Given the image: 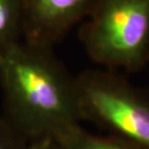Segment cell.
I'll return each mask as SVG.
<instances>
[{
  "instance_id": "6da1fadb",
  "label": "cell",
  "mask_w": 149,
  "mask_h": 149,
  "mask_svg": "<svg viewBox=\"0 0 149 149\" xmlns=\"http://www.w3.org/2000/svg\"><path fill=\"white\" fill-rule=\"evenodd\" d=\"M6 116L29 141H59L81 127L76 77L52 49L19 41L0 56Z\"/></svg>"
},
{
  "instance_id": "7a4b0ae2",
  "label": "cell",
  "mask_w": 149,
  "mask_h": 149,
  "mask_svg": "<svg viewBox=\"0 0 149 149\" xmlns=\"http://www.w3.org/2000/svg\"><path fill=\"white\" fill-rule=\"evenodd\" d=\"M79 36L102 68L139 72L149 60V0H96Z\"/></svg>"
},
{
  "instance_id": "3957f363",
  "label": "cell",
  "mask_w": 149,
  "mask_h": 149,
  "mask_svg": "<svg viewBox=\"0 0 149 149\" xmlns=\"http://www.w3.org/2000/svg\"><path fill=\"white\" fill-rule=\"evenodd\" d=\"M76 83L82 120L138 149H149V91L105 68L84 70Z\"/></svg>"
},
{
  "instance_id": "277c9868",
  "label": "cell",
  "mask_w": 149,
  "mask_h": 149,
  "mask_svg": "<svg viewBox=\"0 0 149 149\" xmlns=\"http://www.w3.org/2000/svg\"><path fill=\"white\" fill-rule=\"evenodd\" d=\"M96 0H22V41L53 49L84 20Z\"/></svg>"
},
{
  "instance_id": "5b68a950",
  "label": "cell",
  "mask_w": 149,
  "mask_h": 149,
  "mask_svg": "<svg viewBox=\"0 0 149 149\" xmlns=\"http://www.w3.org/2000/svg\"><path fill=\"white\" fill-rule=\"evenodd\" d=\"M22 0H0V56L22 40Z\"/></svg>"
},
{
  "instance_id": "8992f818",
  "label": "cell",
  "mask_w": 149,
  "mask_h": 149,
  "mask_svg": "<svg viewBox=\"0 0 149 149\" xmlns=\"http://www.w3.org/2000/svg\"><path fill=\"white\" fill-rule=\"evenodd\" d=\"M58 149H138L133 144L112 135H94L82 127L59 141Z\"/></svg>"
},
{
  "instance_id": "52a82bcc",
  "label": "cell",
  "mask_w": 149,
  "mask_h": 149,
  "mask_svg": "<svg viewBox=\"0 0 149 149\" xmlns=\"http://www.w3.org/2000/svg\"><path fill=\"white\" fill-rule=\"evenodd\" d=\"M30 141L4 115L0 116V149H27Z\"/></svg>"
},
{
  "instance_id": "ba28073f",
  "label": "cell",
  "mask_w": 149,
  "mask_h": 149,
  "mask_svg": "<svg viewBox=\"0 0 149 149\" xmlns=\"http://www.w3.org/2000/svg\"><path fill=\"white\" fill-rule=\"evenodd\" d=\"M27 149H58V147L56 142L52 139H43L30 141Z\"/></svg>"
},
{
  "instance_id": "9c48e42d",
  "label": "cell",
  "mask_w": 149,
  "mask_h": 149,
  "mask_svg": "<svg viewBox=\"0 0 149 149\" xmlns=\"http://www.w3.org/2000/svg\"><path fill=\"white\" fill-rule=\"evenodd\" d=\"M147 66H149V60H148V64H147Z\"/></svg>"
}]
</instances>
